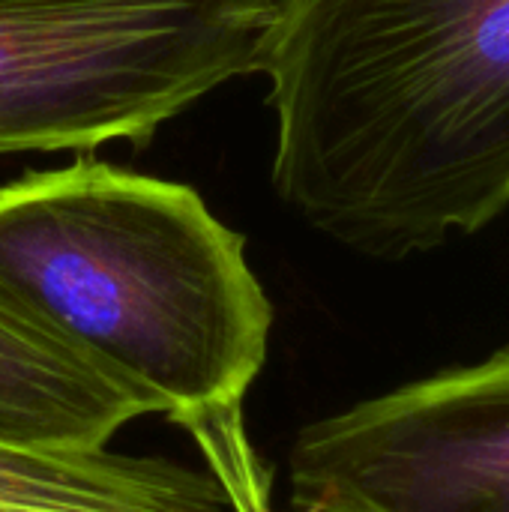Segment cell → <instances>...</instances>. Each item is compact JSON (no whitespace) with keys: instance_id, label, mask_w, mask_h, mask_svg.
<instances>
[{"instance_id":"obj_6","label":"cell","mask_w":509,"mask_h":512,"mask_svg":"<svg viewBox=\"0 0 509 512\" xmlns=\"http://www.w3.org/2000/svg\"><path fill=\"white\" fill-rule=\"evenodd\" d=\"M0 512H228L204 468L162 456L0 444Z\"/></svg>"},{"instance_id":"obj_1","label":"cell","mask_w":509,"mask_h":512,"mask_svg":"<svg viewBox=\"0 0 509 512\" xmlns=\"http://www.w3.org/2000/svg\"><path fill=\"white\" fill-rule=\"evenodd\" d=\"M270 180L333 243L408 261L509 210V0H273Z\"/></svg>"},{"instance_id":"obj_5","label":"cell","mask_w":509,"mask_h":512,"mask_svg":"<svg viewBox=\"0 0 509 512\" xmlns=\"http://www.w3.org/2000/svg\"><path fill=\"white\" fill-rule=\"evenodd\" d=\"M141 417L126 390L0 306V444L102 450Z\"/></svg>"},{"instance_id":"obj_2","label":"cell","mask_w":509,"mask_h":512,"mask_svg":"<svg viewBox=\"0 0 509 512\" xmlns=\"http://www.w3.org/2000/svg\"><path fill=\"white\" fill-rule=\"evenodd\" d=\"M0 306L177 426L228 512H273L246 420L273 303L201 192L93 156L0 186Z\"/></svg>"},{"instance_id":"obj_4","label":"cell","mask_w":509,"mask_h":512,"mask_svg":"<svg viewBox=\"0 0 509 512\" xmlns=\"http://www.w3.org/2000/svg\"><path fill=\"white\" fill-rule=\"evenodd\" d=\"M297 512H509V345L297 432Z\"/></svg>"},{"instance_id":"obj_3","label":"cell","mask_w":509,"mask_h":512,"mask_svg":"<svg viewBox=\"0 0 509 512\" xmlns=\"http://www.w3.org/2000/svg\"><path fill=\"white\" fill-rule=\"evenodd\" d=\"M273 0H0V156L135 150L258 72Z\"/></svg>"}]
</instances>
